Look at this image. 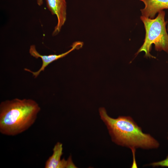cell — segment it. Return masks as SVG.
<instances>
[{
  "label": "cell",
  "instance_id": "obj_1",
  "mask_svg": "<svg viewBox=\"0 0 168 168\" xmlns=\"http://www.w3.org/2000/svg\"><path fill=\"white\" fill-rule=\"evenodd\" d=\"M101 119L106 125L112 140L119 145L132 149L156 148L159 144L150 135L143 132L130 116H119L114 119L109 116L104 107L99 109Z\"/></svg>",
  "mask_w": 168,
  "mask_h": 168
},
{
  "label": "cell",
  "instance_id": "obj_2",
  "mask_svg": "<svg viewBox=\"0 0 168 168\" xmlns=\"http://www.w3.org/2000/svg\"><path fill=\"white\" fill-rule=\"evenodd\" d=\"M40 110L39 104L31 99L15 98L0 104V132L14 136L28 129L35 122Z\"/></svg>",
  "mask_w": 168,
  "mask_h": 168
},
{
  "label": "cell",
  "instance_id": "obj_3",
  "mask_svg": "<svg viewBox=\"0 0 168 168\" xmlns=\"http://www.w3.org/2000/svg\"><path fill=\"white\" fill-rule=\"evenodd\" d=\"M165 12L163 10L158 12L155 18L150 19L141 16L140 19L143 22L146 31L144 42L136 54L144 51L145 56L155 58L150 52L152 44L157 51L163 50L168 54V34L166 25L167 21L165 20Z\"/></svg>",
  "mask_w": 168,
  "mask_h": 168
},
{
  "label": "cell",
  "instance_id": "obj_4",
  "mask_svg": "<svg viewBox=\"0 0 168 168\" xmlns=\"http://www.w3.org/2000/svg\"><path fill=\"white\" fill-rule=\"evenodd\" d=\"M83 44V43L80 41L75 42L71 45L72 48L68 51L58 55L50 54L49 55H42L37 51L35 46L32 45L30 47L29 53L30 55L36 58H40L42 60V65L40 69L36 72H33L29 69L25 68L26 71L32 73L35 78L37 77L41 72L44 71L45 68L50 63L60 58H62L75 49L81 48Z\"/></svg>",
  "mask_w": 168,
  "mask_h": 168
},
{
  "label": "cell",
  "instance_id": "obj_5",
  "mask_svg": "<svg viewBox=\"0 0 168 168\" xmlns=\"http://www.w3.org/2000/svg\"><path fill=\"white\" fill-rule=\"evenodd\" d=\"M47 7L57 19V23L52 33L53 36L58 35L64 25L67 18L66 0H45Z\"/></svg>",
  "mask_w": 168,
  "mask_h": 168
},
{
  "label": "cell",
  "instance_id": "obj_6",
  "mask_svg": "<svg viewBox=\"0 0 168 168\" xmlns=\"http://www.w3.org/2000/svg\"><path fill=\"white\" fill-rule=\"evenodd\" d=\"M145 5L141 11L142 16L153 19L157 13L164 9H168V0H139Z\"/></svg>",
  "mask_w": 168,
  "mask_h": 168
},
{
  "label": "cell",
  "instance_id": "obj_7",
  "mask_svg": "<svg viewBox=\"0 0 168 168\" xmlns=\"http://www.w3.org/2000/svg\"><path fill=\"white\" fill-rule=\"evenodd\" d=\"M53 153L46 161L45 168H65L67 167V161L61 157L63 154V144L60 142H57L53 148Z\"/></svg>",
  "mask_w": 168,
  "mask_h": 168
},
{
  "label": "cell",
  "instance_id": "obj_8",
  "mask_svg": "<svg viewBox=\"0 0 168 168\" xmlns=\"http://www.w3.org/2000/svg\"><path fill=\"white\" fill-rule=\"evenodd\" d=\"M150 165L154 167L156 166L168 167V155L165 159L161 161L153 162Z\"/></svg>",
  "mask_w": 168,
  "mask_h": 168
},
{
  "label": "cell",
  "instance_id": "obj_9",
  "mask_svg": "<svg viewBox=\"0 0 168 168\" xmlns=\"http://www.w3.org/2000/svg\"><path fill=\"white\" fill-rule=\"evenodd\" d=\"M67 168H77L76 166L73 163L71 156H70L67 159Z\"/></svg>",
  "mask_w": 168,
  "mask_h": 168
},
{
  "label": "cell",
  "instance_id": "obj_10",
  "mask_svg": "<svg viewBox=\"0 0 168 168\" xmlns=\"http://www.w3.org/2000/svg\"><path fill=\"white\" fill-rule=\"evenodd\" d=\"M37 4L40 6H41L43 4V0H36Z\"/></svg>",
  "mask_w": 168,
  "mask_h": 168
},
{
  "label": "cell",
  "instance_id": "obj_11",
  "mask_svg": "<svg viewBox=\"0 0 168 168\" xmlns=\"http://www.w3.org/2000/svg\"><path fill=\"white\" fill-rule=\"evenodd\" d=\"M167 30L168 31V27H167Z\"/></svg>",
  "mask_w": 168,
  "mask_h": 168
}]
</instances>
